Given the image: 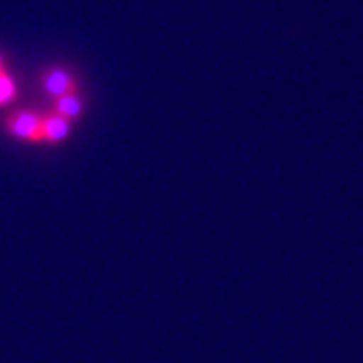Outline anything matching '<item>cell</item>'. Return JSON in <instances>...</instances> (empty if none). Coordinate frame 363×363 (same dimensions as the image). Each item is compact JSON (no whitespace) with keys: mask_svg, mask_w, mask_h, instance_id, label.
I'll return each mask as SVG.
<instances>
[{"mask_svg":"<svg viewBox=\"0 0 363 363\" xmlns=\"http://www.w3.org/2000/svg\"><path fill=\"white\" fill-rule=\"evenodd\" d=\"M83 111V104H82V98L78 96V92H72V94H67V96H61L55 100L54 104V111L55 115L63 116L67 120H76L79 115H82Z\"/></svg>","mask_w":363,"mask_h":363,"instance_id":"277c9868","label":"cell"},{"mask_svg":"<svg viewBox=\"0 0 363 363\" xmlns=\"http://www.w3.org/2000/svg\"><path fill=\"white\" fill-rule=\"evenodd\" d=\"M41 125L43 115L33 111H17L6 118V131L15 138L30 143H41Z\"/></svg>","mask_w":363,"mask_h":363,"instance_id":"6da1fadb","label":"cell"},{"mask_svg":"<svg viewBox=\"0 0 363 363\" xmlns=\"http://www.w3.org/2000/svg\"><path fill=\"white\" fill-rule=\"evenodd\" d=\"M2 72H6V67H4V61L0 60V74Z\"/></svg>","mask_w":363,"mask_h":363,"instance_id":"8992f818","label":"cell"},{"mask_svg":"<svg viewBox=\"0 0 363 363\" xmlns=\"http://www.w3.org/2000/svg\"><path fill=\"white\" fill-rule=\"evenodd\" d=\"M72 122L63 116L50 113V115L43 116L41 125V143H61L63 138L69 137Z\"/></svg>","mask_w":363,"mask_h":363,"instance_id":"3957f363","label":"cell"},{"mask_svg":"<svg viewBox=\"0 0 363 363\" xmlns=\"http://www.w3.org/2000/svg\"><path fill=\"white\" fill-rule=\"evenodd\" d=\"M43 89L46 91V94H50L54 100H57L61 96L78 92V82L69 70L55 67L43 74Z\"/></svg>","mask_w":363,"mask_h":363,"instance_id":"7a4b0ae2","label":"cell"},{"mask_svg":"<svg viewBox=\"0 0 363 363\" xmlns=\"http://www.w3.org/2000/svg\"><path fill=\"white\" fill-rule=\"evenodd\" d=\"M17 96V85L8 72L0 74V106L9 104Z\"/></svg>","mask_w":363,"mask_h":363,"instance_id":"5b68a950","label":"cell"}]
</instances>
